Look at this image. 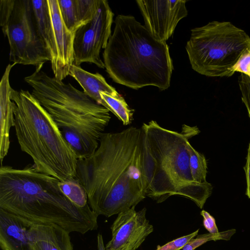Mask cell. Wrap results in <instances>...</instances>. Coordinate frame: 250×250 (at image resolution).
I'll use <instances>...</instances> for the list:
<instances>
[{
	"label": "cell",
	"mask_w": 250,
	"mask_h": 250,
	"mask_svg": "<svg viewBox=\"0 0 250 250\" xmlns=\"http://www.w3.org/2000/svg\"><path fill=\"white\" fill-rule=\"evenodd\" d=\"M16 0H0V24L4 33L12 13Z\"/></svg>",
	"instance_id": "cell-26"
},
{
	"label": "cell",
	"mask_w": 250,
	"mask_h": 250,
	"mask_svg": "<svg viewBox=\"0 0 250 250\" xmlns=\"http://www.w3.org/2000/svg\"><path fill=\"white\" fill-rule=\"evenodd\" d=\"M59 186L63 193L76 206L82 208L89 206L86 191L77 178L60 181Z\"/></svg>",
	"instance_id": "cell-19"
},
{
	"label": "cell",
	"mask_w": 250,
	"mask_h": 250,
	"mask_svg": "<svg viewBox=\"0 0 250 250\" xmlns=\"http://www.w3.org/2000/svg\"><path fill=\"white\" fill-rule=\"evenodd\" d=\"M113 16L108 1L101 0L93 19L81 26L74 34V64L80 66L83 62H89L105 68L100 54L111 36Z\"/></svg>",
	"instance_id": "cell-9"
},
{
	"label": "cell",
	"mask_w": 250,
	"mask_h": 250,
	"mask_svg": "<svg viewBox=\"0 0 250 250\" xmlns=\"http://www.w3.org/2000/svg\"><path fill=\"white\" fill-rule=\"evenodd\" d=\"M35 223L0 208V247L2 250H31L30 232Z\"/></svg>",
	"instance_id": "cell-13"
},
{
	"label": "cell",
	"mask_w": 250,
	"mask_h": 250,
	"mask_svg": "<svg viewBox=\"0 0 250 250\" xmlns=\"http://www.w3.org/2000/svg\"><path fill=\"white\" fill-rule=\"evenodd\" d=\"M133 206L118 214L111 226V239L105 250H136L153 230L146 217V209L139 211Z\"/></svg>",
	"instance_id": "cell-11"
},
{
	"label": "cell",
	"mask_w": 250,
	"mask_h": 250,
	"mask_svg": "<svg viewBox=\"0 0 250 250\" xmlns=\"http://www.w3.org/2000/svg\"><path fill=\"white\" fill-rule=\"evenodd\" d=\"M8 38L13 63L38 66L50 58L36 30L30 0H16L3 33Z\"/></svg>",
	"instance_id": "cell-8"
},
{
	"label": "cell",
	"mask_w": 250,
	"mask_h": 250,
	"mask_svg": "<svg viewBox=\"0 0 250 250\" xmlns=\"http://www.w3.org/2000/svg\"><path fill=\"white\" fill-rule=\"evenodd\" d=\"M69 75L78 82L83 88V91L88 96L107 109V105L102 99L100 93L105 92L113 96L119 95L116 89L107 83L104 78L99 73H90L82 68L80 66L73 64Z\"/></svg>",
	"instance_id": "cell-16"
},
{
	"label": "cell",
	"mask_w": 250,
	"mask_h": 250,
	"mask_svg": "<svg viewBox=\"0 0 250 250\" xmlns=\"http://www.w3.org/2000/svg\"><path fill=\"white\" fill-rule=\"evenodd\" d=\"M97 248L98 250H105L103 236L100 233H99L97 236Z\"/></svg>",
	"instance_id": "cell-30"
},
{
	"label": "cell",
	"mask_w": 250,
	"mask_h": 250,
	"mask_svg": "<svg viewBox=\"0 0 250 250\" xmlns=\"http://www.w3.org/2000/svg\"><path fill=\"white\" fill-rule=\"evenodd\" d=\"M69 233L56 225L35 223L30 232L31 250H73Z\"/></svg>",
	"instance_id": "cell-14"
},
{
	"label": "cell",
	"mask_w": 250,
	"mask_h": 250,
	"mask_svg": "<svg viewBox=\"0 0 250 250\" xmlns=\"http://www.w3.org/2000/svg\"><path fill=\"white\" fill-rule=\"evenodd\" d=\"M233 71L240 72L250 78V51L245 52L234 66Z\"/></svg>",
	"instance_id": "cell-27"
},
{
	"label": "cell",
	"mask_w": 250,
	"mask_h": 250,
	"mask_svg": "<svg viewBox=\"0 0 250 250\" xmlns=\"http://www.w3.org/2000/svg\"><path fill=\"white\" fill-rule=\"evenodd\" d=\"M16 135L39 172L60 181L76 178L78 159L52 117L27 90L12 88Z\"/></svg>",
	"instance_id": "cell-6"
},
{
	"label": "cell",
	"mask_w": 250,
	"mask_h": 250,
	"mask_svg": "<svg viewBox=\"0 0 250 250\" xmlns=\"http://www.w3.org/2000/svg\"><path fill=\"white\" fill-rule=\"evenodd\" d=\"M101 1V0H76L78 19L80 26L93 19L100 5Z\"/></svg>",
	"instance_id": "cell-22"
},
{
	"label": "cell",
	"mask_w": 250,
	"mask_h": 250,
	"mask_svg": "<svg viewBox=\"0 0 250 250\" xmlns=\"http://www.w3.org/2000/svg\"><path fill=\"white\" fill-rule=\"evenodd\" d=\"M106 71L112 80L138 89L170 86L173 70L169 48L155 39L131 15H118L113 34L103 53Z\"/></svg>",
	"instance_id": "cell-3"
},
{
	"label": "cell",
	"mask_w": 250,
	"mask_h": 250,
	"mask_svg": "<svg viewBox=\"0 0 250 250\" xmlns=\"http://www.w3.org/2000/svg\"><path fill=\"white\" fill-rule=\"evenodd\" d=\"M15 63L6 66L0 83V160L2 163L7 155L10 146L9 131L14 125L13 102L10 99L12 87L9 83V75Z\"/></svg>",
	"instance_id": "cell-15"
},
{
	"label": "cell",
	"mask_w": 250,
	"mask_h": 250,
	"mask_svg": "<svg viewBox=\"0 0 250 250\" xmlns=\"http://www.w3.org/2000/svg\"><path fill=\"white\" fill-rule=\"evenodd\" d=\"M235 232V229H231L215 234L209 233L199 235L196 238H192L181 250H194L196 248L211 240H229Z\"/></svg>",
	"instance_id": "cell-23"
},
{
	"label": "cell",
	"mask_w": 250,
	"mask_h": 250,
	"mask_svg": "<svg viewBox=\"0 0 250 250\" xmlns=\"http://www.w3.org/2000/svg\"><path fill=\"white\" fill-rule=\"evenodd\" d=\"M244 169L247 182L246 195L250 199V142L248 149L246 163L244 167Z\"/></svg>",
	"instance_id": "cell-29"
},
{
	"label": "cell",
	"mask_w": 250,
	"mask_h": 250,
	"mask_svg": "<svg viewBox=\"0 0 250 250\" xmlns=\"http://www.w3.org/2000/svg\"><path fill=\"white\" fill-rule=\"evenodd\" d=\"M62 20L68 28L75 34L80 27L76 0H58Z\"/></svg>",
	"instance_id": "cell-21"
},
{
	"label": "cell",
	"mask_w": 250,
	"mask_h": 250,
	"mask_svg": "<svg viewBox=\"0 0 250 250\" xmlns=\"http://www.w3.org/2000/svg\"><path fill=\"white\" fill-rule=\"evenodd\" d=\"M199 229L195 231L166 243L163 246L158 245L156 250H181L193 238L197 235Z\"/></svg>",
	"instance_id": "cell-25"
},
{
	"label": "cell",
	"mask_w": 250,
	"mask_h": 250,
	"mask_svg": "<svg viewBox=\"0 0 250 250\" xmlns=\"http://www.w3.org/2000/svg\"><path fill=\"white\" fill-rule=\"evenodd\" d=\"M238 84L241 93L242 101L247 108L250 118V78L241 73L238 77Z\"/></svg>",
	"instance_id": "cell-24"
},
{
	"label": "cell",
	"mask_w": 250,
	"mask_h": 250,
	"mask_svg": "<svg viewBox=\"0 0 250 250\" xmlns=\"http://www.w3.org/2000/svg\"><path fill=\"white\" fill-rule=\"evenodd\" d=\"M186 49L192 68L211 77H229L241 55L250 51V37L229 21H212L191 30Z\"/></svg>",
	"instance_id": "cell-7"
},
{
	"label": "cell",
	"mask_w": 250,
	"mask_h": 250,
	"mask_svg": "<svg viewBox=\"0 0 250 250\" xmlns=\"http://www.w3.org/2000/svg\"><path fill=\"white\" fill-rule=\"evenodd\" d=\"M145 26L157 40L165 42L171 37L179 21L188 15L184 0H138Z\"/></svg>",
	"instance_id": "cell-10"
},
{
	"label": "cell",
	"mask_w": 250,
	"mask_h": 250,
	"mask_svg": "<svg viewBox=\"0 0 250 250\" xmlns=\"http://www.w3.org/2000/svg\"><path fill=\"white\" fill-rule=\"evenodd\" d=\"M201 215L203 217V225L206 229L210 233L215 234L218 233L219 231L214 217L204 210L201 211Z\"/></svg>",
	"instance_id": "cell-28"
},
{
	"label": "cell",
	"mask_w": 250,
	"mask_h": 250,
	"mask_svg": "<svg viewBox=\"0 0 250 250\" xmlns=\"http://www.w3.org/2000/svg\"><path fill=\"white\" fill-rule=\"evenodd\" d=\"M43 65L25 77L33 95L55 122L78 159L87 158L98 147L111 119L110 111L70 83L42 70Z\"/></svg>",
	"instance_id": "cell-4"
},
{
	"label": "cell",
	"mask_w": 250,
	"mask_h": 250,
	"mask_svg": "<svg viewBox=\"0 0 250 250\" xmlns=\"http://www.w3.org/2000/svg\"><path fill=\"white\" fill-rule=\"evenodd\" d=\"M51 20L54 55L50 61L54 78L60 81L69 75L74 62V34L65 25L58 0H47Z\"/></svg>",
	"instance_id": "cell-12"
},
{
	"label": "cell",
	"mask_w": 250,
	"mask_h": 250,
	"mask_svg": "<svg viewBox=\"0 0 250 250\" xmlns=\"http://www.w3.org/2000/svg\"><path fill=\"white\" fill-rule=\"evenodd\" d=\"M144 131L150 155V174L146 196L160 203L172 195H180L202 208L211 195L212 186L208 182L193 181L189 167L188 138L200 132L197 127L187 133L160 126L152 120L144 123Z\"/></svg>",
	"instance_id": "cell-5"
},
{
	"label": "cell",
	"mask_w": 250,
	"mask_h": 250,
	"mask_svg": "<svg viewBox=\"0 0 250 250\" xmlns=\"http://www.w3.org/2000/svg\"><path fill=\"white\" fill-rule=\"evenodd\" d=\"M58 179L23 168H0V208L34 223L59 226L81 234L98 228V215L89 206L74 204L61 191Z\"/></svg>",
	"instance_id": "cell-2"
},
{
	"label": "cell",
	"mask_w": 250,
	"mask_h": 250,
	"mask_svg": "<svg viewBox=\"0 0 250 250\" xmlns=\"http://www.w3.org/2000/svg\"><path fill=\"white\" fill-rule=\"evenodd\" d=\"M30 1L37 33L50 58L51 61L54 55V45L52 25L47 1L30 0Z\"/></svg>",
	"instance_id": "cell-17"
},
{
	"label": "cell",
	"mask_w": 250,
	"mask_h": 250,
	"mask_svg": "<svg viewBox=\"0 0 250 250\" xmlns=\"http://www.w3.org/2000/svg\"><path fill=\"white\" fill-rule=\"evenodd\" d=\"M188 149L189 156V167L193 181L202 184L207 181V162L205 156L196 150L188 144Z\"/></svg>",
	"instance_id": "cell-20"
},
{
	"label": "cell",
	"mask_w": 250,
	"mask_h": 250,
	"mask_svg": "<svg viewBox=\"0 0 250 250\" xmlns=\"http://www.w3.org/2000/svg\"><path fill=\"white\" fill-rule=\"evenodd\" d=\"M101 96L107 105V109L113 113L124 125L131 123L134 110L128 106L124 98L120 94L113 96L105 92H101Z\"/></svg>",
	"instance_id": "cell-18"
},
{
	"label": "cell",
	"mask_w": 250,
	"mask_h": 250,
	"mask_svg": "<svg viewBox=\"0 0 250 250\" xmlns=\"http://www.w3.org/2000/svg\"><path fill=\"white\" fill-rule=\"evenodd\" d=\"M149 152L142 128L104 133L91 156L78 159L77 179L90 208L110 217L136 206L146 197Z\"/></svg>",
	"instance_id": "cell-1"
}]
</instances>
